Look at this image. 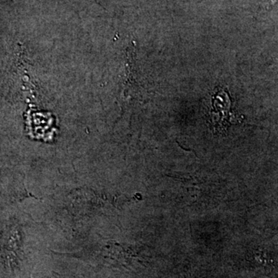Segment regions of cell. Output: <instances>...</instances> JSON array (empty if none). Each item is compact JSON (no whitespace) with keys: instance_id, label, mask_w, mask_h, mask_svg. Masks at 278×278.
<instances>
[{"instance_id":"obj_1","label":"cell","mask_w":278,"mask_h":278,"mask_svg":"<svg viewBox=\"0 0 278 278\" xmlns=\"http://www.w3.org/2000/svg\"><path fill=\"white\" fill-rule=\"evenodd\" d=\"M272 1H273V3L278 2V0H272Z\"/></svg>"}]
</instances>
